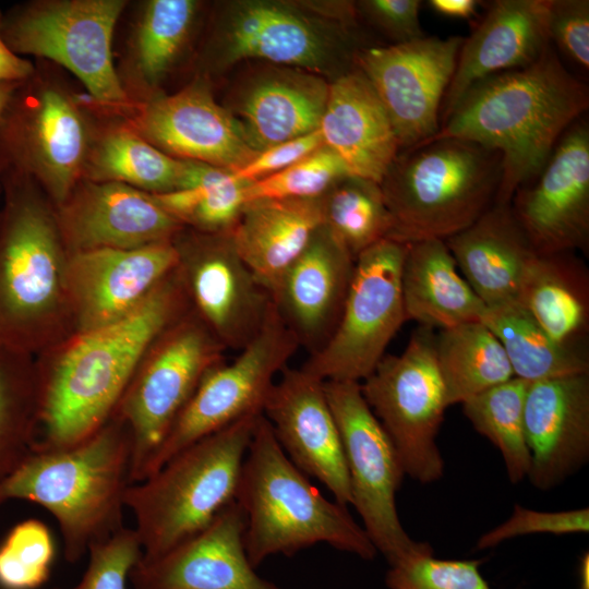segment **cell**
Instances as JSON below:
<instances>
[{
  "instance_id": "6da1fadb",
  "label": "cell",
  "mask_w": 589,
  "mask_h": 589,
  "mask_svg": "<svg viewBox=\"0 0 589 589\" xmlns=\"http://www.w3.org/2000/svg\"><path fill=\"white\" fill-rule=\"evenodd\" d=\"M190 309L177 266L125 317L74 334L44 353L48 357L36 362L33 450L67 448L99 430L115 413L153 342Z\"/></svg>"
},
{
  "instance_id": "7a4b0ae2",
  "label": "cell",
  "mask_w": 589,
  "mask_h": 589,
  "mask_svg": "<svg viewBox=\"0 0 589 589\" xmlns=\"http://www.w3.org/2000/svg\"><path fill=\"white\" fill-rule=\"evenodd\" d=\"M588 107V85L567 70L550 44L532 64L471 86L437 133L420 144L460 139L498 152L502 178L495 203L509 204Z\"/></svg>"
},
{
  "instance_id": "3957f363",
  "label": "cell",
  "mask_w": 589,
  "mask_h": 589,
  "mask_svg": "<svg viewBox=\"0 0 589 589\" xmlns=\"http://www.w3.org/2000/svg\"><path fill=\"white\" fill-rule=\"evenodd\" d=\"M0 346L44 354L73 335L69 254L44 191L17 176H0Z\"/></svg>"
},
{
  "instance_id": "277c9868",
  "label": "cell",
  "mask_w": 589,
  "mask_h": 589,
  "mask_svg": "<svg viewBox=\"0 0 589 589\" xmlns=\"http://www.w3.org/2000/svg\"><path fill=\"white\" fill-rule=\"evenodd\" d=\"M132 438L117 414L94 434L62 449L32 450L0 482V505L25 500L47 509L59 525L67 561L124 525V496L131 485Z\"/></svg>"
},
{
  "instance_id": "5b68a950",
  "label": "cell",
  "mask_w": 589,
  "mask_h": 589,
  "mask_svg": "<svg viewBox=\"0 0 589 589\" xmlns=\"http://www.w3.org/2000/svg\"><path fill=\"white\" fill-rule=\"evenodd\" d=\"M245 517L244 545L254 568L274 554L326 543L363 560L376 549L347 506L325 498L288 458L266 418L255 422L236 498Z\"/></svg>"
},
{
  "instance_id": "8992f818",
  "label": "cell",
  "mask_w": 589,
  "mask_h": 589,
  "mask_svg": "<svg viewBox=\"0 0 589 589\" xmlns=\"http://www.w3.org/2000/svg\"><path fill=\"white\" fill-rule=\"evenodd\" d=\"M501 178V154L471 141L404 149L380 183L393 219L389 238L412 243L462 231L495 203Z\"/></svg>"
},
{
  "instance_id": "52a82bcc",
  "label": "cell",
  "mask_w": 589,
  "mask_h": 589,
  "mask_svg": "<svg viewBox=\"0 0 589 589\" xmlns=\"http://www.w3.org/2000/svg\"><path fill=\"white\" fill-rule=\"evenodd\" d=\"M261 413L201 438L128 488L124 505L134 517L142 560L155 558L189 539L236 498Z\"/></svg>"
},
{
  "instance_id": "ba28073f",
  "label": "cell",
  "mask_w": 589,
  "mask_h": 589,
  "mask_svg": "<svg viewBox=\"0 0 589 589\" xmlns=\"http://www.w3.org/2000/svg\"><path fill=\"white\" fill-rule=\"evenodd\" d=\"M95 120L56 68L35 65L0 117V176L33 180L57 208L83 178Z\"/></svg>"
},
{
  "instance_id": "9c48e42d",
  "label": "cell",
  "mask_w": 589,
  "mask_h": 589,
  "mask_svg": "<svg viewBox=\"0 0 589 589\" xmlns=\"http://www.w3.org/2000/svg\"><path fill=\"white\" fill-rule=\"evenodd\" d=\"M127 0H37L2 17L1 35L16 55L61 67L84 85L100 110L131 104L113 61L112 43Z\"/></svg>"
},
{
  "instance_id": "30bf717a",
  "label": "cell",
  "mask_w": 589,
  "mask_h": 589,
  "mask_svg": "<svg viewBox=\"0 0 589 589\" xmlns=\"http://www.w3.org/2000/svg\"><path fill=\"white\" fill-rule=\"evenodd\" d=\"M226 349L190 309L153 342L115 414L132 438L131 484L145 468L205 374Z\"/></svg>"
},
{
  "instance_id": "8fae6325",
  "label": "cell",
  "mask_w": 589,
  "mask_h": 589,
  "mask_svg": "<svg viewBox=\"0 0 589 589\" xmlns=\"http://www.w3.org/2000/svg\"><path fill=\"white\" fill-rule=\"evenodd\" d=\"M360 387L405 473L423 484L440 480L444 460L436 437L448 405L433 329L418 327L405 350L385 354Z\"/></svg>"
},
{
  "instance_id": "7c38bea8",
  "label": "cell",
  "mask_w": 589,
  "mask_h": 589,
  "mask_svg": "<svg viewBox=\"0 0 589 589\" xmlns=\"http://www.w3.org/2000/svg\"><path fill=\"white\" fill-rule=\"evenodd\" d=\"M406 248L386 238L357 256L337 326L301 369L324 382L361 383L373 372L407 321L401 292Z\"/></svg>"
},
{
  "instance_id": "4fadbf2b",
  "label": "cell",
  "mask_w": 589,
  "mask_h": 589,
  "mask_svg": "<svg viewBox=\"0 0 589 589\" xmlns=\"http://www.w3.org/2000/svg\"><path fill=\"white\" fill-rule=\"evenodd\" d=\"M299 347L274 304L260 332L238 357L205 374L148 461L142 480L201 438L262 412L275 377Z\"/></svg>"
},
{
  "instance_id": "5bb4252c",
  "label": "cell",
  "mask_w": 589,
  "mask_h": 589,
  "mask_svg": "<svg viewBox=\"0 0 589 589\" xmlns=\"http://www.w3.org/2000/svg\"><path fill=\"white\" fill-rule=\"evenodd\" d=\"M357 509L371 542L389 565L428 545L413 541L396 508V493L405 477L399 456L366 404L358 382L325 381Z\"/></svg>"
},
{
  "instance_id": "9a60e30c",
  "label": "cell",
  "mask_w": 589,
  "mask_h": 589,
  "mask_svg": "<svg viewBox=\"0 0 589 589\" xmlns=\"http://www.w3.org/2000/svg\"><path fill=\"white\" fill-rule=\"evenodd\" d=\"M191 310L226 350H241L260 332L274 301L239 256L230 232L183 228L173 239Z\"/></svg>"
},
{
  "instance_id": "2e32d148",
  "label": "cell",
  "mask_w": 589,
  "mask_h": 589,
  "mask_svg": "<svg viewBox=\"0 0 589 589\" xmlns=\"http://www.w3.org/2000/svg\"><path fill=\"white\" fill-rule=\"evenodd\" d=\"M462 36H424L360 49L353 59L385 107L400 151L435 135Z\"/></svg>"
},
{
  "instance_id": "e0dca14e",
  "label": "cell",
  "mask_w": 589,
  "mask_h": 589,
  "mask_svg": "<svg viewBox=\"0 0 589 589\" xmlns=\"http://www.w3.org/2000/svg\"><path fill=\"white\" fill-rule=\"evenodd\" d=\"M107 113L119 117L152 145L178 159L236 172L257 154L201 77L173 94L161 93Z\"/></svg>"
},
{
  "instance_id": "ac0fdd59",
  "label": "cell",
  "mask_w": 589,
  "mask_h": 589,
  "mask_svg": "<svg viewBox=\"0 0 589 589\" xmlns=\"http://www.w3.org/2000/svg\"><path fill=\"white\" fill-rule=\"evenodd\" d=\"M510 209L534 252L565 254L589 240V123L575 121L540 173L514 194Z\"/></svg>"
},
{
  "instance_id": "d6986e66",
  "label": "cell",
  "mask_w": 589,
  "mask_h": 589,
  "mask_svg": "<svg viewBox=\"0 0 589 589\" xmlns=\"http://www.w3.org/2000/svg\"><path fill=\"white\" fill-rule=\"evenodd\" d=\"M178 262L173 240L70 254L67 287L73 335L129 315L177 268Z\"/></svg>"
},
{
  "instance_id": "ffe728a7",
  "label": "cell",
  "mask_w": 589,
  "mask_h": 589,
  "mask_svg": "<svg viewBox=\"0 0 589 589\" xmlns=\"http://www.w3.org/2000/svg\"><path fill=\"white\" fill-rule=\"evenodd\" d=\"M262 414L294 466L321 481L337 503L351 505L341 440L324 381L286 366L267 393Z\"/></svg>"
},
{
  "instance_id": "44dd1931",
  "label": "cell",
  "mask_w": 589,
  "mask_h": 589,
  "mask_svg": "<svg viewBox=\"0 0 589 589\" xmlns=\"http://www.w3.org/2000/svg\"><path fill=\"white\" fill-rule=\"evenodd\" d=\"M68 254L173 240L184 226L146 192L82 179L56 208Z\"/></svg>"
},
{
  "instance_id": "7402d4cb",
  "label": "cell",
  "mask_w": 589,
  "mask_h": 589,
  "mask_svg": "<svg viewBox=\"0 0 589 589\" xmlns=\"http://www.w3.org/2000/svg\"><path fill=\"white\" fill-rule=\"evenodd\" d=\"M244 530V513L233 500L189 539L155 558H141L130 580L134 589H281L256 574Z\"/></svg>"
},
{
  "instance_id": "603a6c76",
  "label": "cell",
  "mask_w": 589,
  "mask_h": 589,
  "mask_svg": "<svg viewBox=\"0 0 589 589\" xmlns=\"http://www.w3.org/2000/svg\"><path fill=\"white\" fill-rule=\"evenodd\" d=\"M524 428L530 483L551 490L589 458V373L528 384Z\"/></svg>"
},
{
  "instance_id": "cb8c5ba5",
  "label": "cell",
  "mask_w": 589,
  "mask_h": 589,
  "mask_svg": "<svg viewBox=\"0 0 589 589\" xmlns=\"http://www.w3.org/2000/svg\"><path fill=\"white\" fill-rule=\"evenodd\" d=\"M354 261L323 224L273 294L281 320L311 354L326 344L337 326Z\"/></svg>"
},
{
  "instance_id": "d4e9b609",
  "label": "cell",
  "mask_w": 589,
  "mask_h": 589,
  "mask_svg": "<svg viewBox=\"0 0 589 589\" xmlns=\"http://www.w3.org/2000/svg\"><path fill=\"white\" fill-rule=\"evenodd\" d=\"M550 0H496L460 47L456 69L445 93L440 124L465 93L491 75L526 68L551 44Z\"/></svg>"
},
{
  "instance_id": "484cf974",
  "label": "cell",
  "mask_w": 589,
  "mask_h": 589,
  "mask_svg": "<svg viewBox=\"0 0 589 589\" xmlns=\"http://www.w3.org/2000/svg\"><path fill=\"white\" fill-rule=\"evenodd\" d=\"M318 131L323 144L338 155L350 176L377 183L400 153L385 107L358 69L329 83Z\"/></svg>"
},
{
  "instance_id": "4316f807",
  "label": "cell",
  "mask_w": 589,
  "mask_h": 589,
  "mask_svg": "<svg viewBox=\"0 0 589 589\" xmlns=\"http://www.w3.org/2000/svg\"><path fill=\"white\" fill-rule=\"evenodd\" d=\"M445 242L465 280L486 308L517 301L539 255L509 204L494 203L477 221Z\"/></svg>"
},
{
  "instance_id": "83f0119b",
  "label": "cell",
  "mask_w": 589,
  "mask_h": 589,
  "mask_svg": "<svg viewBox=\"0 0 589 589\" xmlns=\"http://www.w3.org/2000/svg\"><path fill=\"white\" fill-rule=\"evenodd\" d=\"M328 91L329 83L311 71L275 69L247 85L231 115L259 153L317 130Z\"/></svg>"
},
{
  "instance_id": "f1b7e54d",
  "label": "cell",
  "mask_w": 589,
  "mask_h": 589,
  "mask_svg": "<svg viewBox=\"0 0 589 589\" xmlns=\"http://www.w3.org/2000/svg\"><path fill=\"white\" fill-rule=\"evenodd\" d=\"M323 225L322 197L247 202L230 231L239 256L272 296Z\"/></svg>"
},
{
  "instance_id": "f546056e",
  "label": "cell",
  "mask_w": 589,
  "mask_h": 589,
  "mask_svg": "<svg viewBox=\"0 0 589 589\" xmlns=\"http://www.w3.org/2000/svg\"><path fill=\"white\" fill-rule=\"evenodd\" d=\"M221 46L228 63L256 58L311 72L326 67L330 56L329 41L309 20L266 1L237 4L223 29Z\"/></svg>"
},
{
  "instance_id": "4dcf8cb0",
  "label": "cell",
  "mask_w": 589,
  "mask_h": 589,
  "mask_svg": "<svg viewBox=\"0 0 589 589\" xmlns=\"http://www.w3.org/2000/svg\"><path fill=\"white\" fill-rule=\"evenodd\" d=\"M401 292L407 320L432 329L481 321L486 310L442 239L407 243Z\"/></svg>"
},
{
  "instance_id": "1f68e13d",
  "label": "cell",
  "mask_w": 589,
  "mask_h": 589,
  "mask_svg": "<svg viewBox=\"0 0 589 589\" xmlns=\"http://www.w3.org/2000/svg\"><path fill=\"white\" fill-rule=\"evenodd\" d=\"M195 0H147L131 26L117 72L132 101L161 94L160 86L184 50L199 13Z\"/></svg>"
},
{
  "instance_id": "d6a6232c",
  "label": "cell",
  "mask_w": 589,
  "mask_h": 589,
  "mask_svg": "<svg viewBox=\"0 0 589 589\" xmlns=\"http://www.w3.org/2000/svg\"><path fill=\"white\" fill-rule=\"evenodd\" d=\"M89 103L96 120L82 179L118 182L149 194L181 187L188 160L165 154L122 119Z\"/></svg>"
},
{
  "instance_id": "836d02e7",
  "label": "cell",
  "mask_w": 589,
  "mask_h": 589,
  "mask_svg": "<svg viewBox=\"0 0 589 589\" xmlns=\"http://www.w3.org/2000/svg\"><path fill=\"white\" fill-rule=\"evenodd\" d=\"M556 342L576 345L588 322L585 273L565 254L538 255L517 300Z\"/></svg>"
},
{
  "instance_id": "e575fe53",
  "label": "cell",
  "mask_w": 589,
  "mask_h": 589,
  "mask_svg": "<svg viewBox=\"0 0 589 589\" xmlns=\"http://www.w3.org/2000/svg\"><path fill=\"white\" fill-rule=\"evenodd\" d=\"M481 322L503 346L514 377L532 383L589 373L585 351L553 340L518 301L486 308Z\"/></svg>"
},
{
  "instance_id": "d590c367",
  "label": "cell",
  "mask_w": 589,
  "mask_h": 589,
  "mask_svg": "<svg viewBox=\"0 0 589 589\" xmlns=\"http://www.w3.org/2000/svg\"><path fill=\"white\" fill-rule=\"evenodd\" d=\"M435 353L448 407L514 377L503 346L481 321L440 329Z\"/></svg>"
},
{
  "instance_id": "8d00e7d4",
  "label": "cell",
  "mask_w": 589,
  "mask_h": 589,
  "mask_svg": "<svg viewBox=\"0 0 589 589\" xmlns=\"http://www.w3.org/2000/svg\"><path fill=\"white\" fill-rule=\"evenodd\" d=\"M248 183L230 170L188 160L178 190L152 195L185 228L203 233H226L232 230L247 203Z\"/></svg>"
},
{
  "instance_id": "74e56055",
  "label": "cell",
  "mask_w": 589,
  "mask_h": 589,
  "mask_svg": "<svg viewBox=\"0 0 589 589\" xmlns=\"http://www.w3.org/2000/svg\"><path fill=\"white\" fill-rule=\"evenodd\" d=\"M34 357L0 346V482L32 453L37 433Z\"/></svg>"
},
{
  "instance_id": "f35d334b",
  "label": "cell",
  "mask_w": 589,
  "mask_h": 589,
  "mask_svg": "<svg viewBox=\"0 0 589 589\" xmlns=\"http://www.w3.org/2000/svg\"><path fill=\"white\" fill-rule=\"evenodd\" d=\"M322 209L323 224L354 260L393 230L381 185L368 179H340L322 196Z\"/></svg>"
},
{
  "instance_id": "ab89813d",
  "label": "cell",
  "mask_w": 589,
  "mask_h": 589,
  "mask_svg": "<svg viewBox=\"0 0 589 589\" xmlns=\"http://www.w3.org/2000/svg\"><path fill=\"white\" fill-rule=\"evenodd\" d=\"M528 384L513 377L461 404L464 414L476 431L501 452L512 483L527 478L530 469V453L524 428Z\"/></svg>"
},
{
  "instance_id": "60d3db41",
  "label": "cell",
  "mask_w": 589,
  "mask_h": 589,
  "mask_svg": "<svg viewBox=\"0 0 589 589\" xmlns=\"http://www.w3.org/2000/svg\"><path fill=\"white\" fill-rule=\"evenodd\" d=\"M55 543L49 528L38 519L15 525L0 545V587L37 589L50 575Z\"/></svg>"
},
{
  "instance_id": "b9f144b4",
  "label": "cell",
  "mask_w": 589,
  "mask_h": 589,
  "mask_svg": "<svg viewBox=\"0 0 589 589\" xmlns=\"http://www.w3.org/2000/svg\"><path fill=\"white\" fill-rule=\"evenodd\" d=\"M347 176L342 160L323 145L286 169L248 183L245 199H317Z\"/></svg>"
},
{
  "instance_id": "7bdbcfd3",
  "label": "cell",
  "mask_w": 589,
  "mask_h": 589,
  "mask_svg": "<svg viewBox=\"0 0 589 589\" xmlns=\"http://www.w3.org/2000/svg\"><path fill=\"white\" fill-rule=\"evenodd\" d=\"M483 560H442L430 544L394 564L385 577L389 589H491L480 573Z\"/></svg>"
},
{
  "instance_id": "ee69618b",
  "label": "cell",
  "mask_w": 589,
  "mask_h": 589,
  "mask_svg": "<svg viewBox=\"0 0 589 589\" xmlns=\"http://www.w3.org/2000/svg\"><path fill=\"white\" fill-rule=\"evenodd\" d=\"M81 581L71 589H127V581L142 557L134 528L123 526L108 538L93 543Z\"/></svg>"
},
{
  "instance_id": "f6af8a7d",
  "label": "cell",
  "mask_w": 589,
  "mask_h": 589,
  "mask_svg": "<svg viewBox=\"0 0 589 589\" xmlns=\"http://www.w3.org/2000/svg\"><path fill=\"white\" fill-rule=\"evenodd\" d=\"M588 531V507L562 512H539L515 504L509 518L483 533L478 539L476 549H490L503 541L527 534L549 533L562 536Z\"/></svg>"
},
{
  "instance_id": "bcb514c9",
  "label": "cell",
  "mask_w": 589,
  "mask_h": 589,
  "mask_svg": "<svg viewBox=\"0 0 589 589\" xmlns=\"http://www.w3.org/2000/svg\"><path fill=\"white\" fill-rule=\"evenodd\" d=\"M548 31L551 44L582 72L589 69V1L550 0Z\"/></svg>"
},
{
  "instance_id": "7dc6e473",
  "label": "cell",
  "mask_w": 589,
  "mask_h": 589,
  "mask_svg": "<svg viewBox=\"0 0 589 589\" xmlns=\"http://www.w3.org/2000/svg\"><path fill=\"white\" fill-rule=\"evenodd\" d=\"M420 0H365L356 3L357 14L402 44L424 37L420 23Z\"/></svg>"
},
{
  "instance_id": "c3c4849f",
  "label": "cell",
  "mask_w": 589,
  "mask_h": 589,
  "mask_svg": "<svg viewBox=\"0 0 589 589\" xmlns=\"http://www.w3.org/2000/svg\"><path fill=\"white\" fill-rule=\"evenodd\" d=\"M323 145L317 129L305 135L259 152L251 161L236 171L235 175L238 179L250 183L286 169Z\"/></svg>"
},
{
  "instance_id": "681fc988",
  "label": "cell",
  "mask_w": 589,
  "mask_h": 589,
  "mask_svg": "<svg viewBox=\"0 0 589 589\" xmlns=\"http://www.w3.org/2000/svg\"><path fill=\"white\" fill-rule=\"evenodd\" d=\"M2 17L0 13V82L23 81L33 74L35 65L7 46L1 35Z\"/></svg>"
},
{
  "instance_id": "f907efd6",
  "label": "cell",
  "mask_w": 589,
  "mask_h": 589,
  "mask_svg": "<svg viewBox=\"0 0 589 589\" xmlns=\"http://www.w3.org/2000/svg\"><path fill=\"white\" fill-rule=\"evenodd\" d=\"M478 0H430L429 7L437 14L452 19H471L479 7Z\"/></svg>"
},
{
  "instance_id": "816d5d0a",
  "label": "cell",
  "mask_w": 589,
  "mask_h": 589,
  "mask_svg": "<svg viewBox=\"0 0 589 589\" xmlns=\"http://www.w3.org/2000/svg\"><path fill=\"white\" fill-rule=\"evenodd\" d=\"M22 81H1L0 82V117L11 100L15 89Z\"/></svg>"
},
{
  "instance_id": "f5cc1de1",
  "label": "cell",
  "mask_w": 589,
  "mask_h": 589,
  "mask_svg": "<svg viewBox=\"0 0 589 589\" xmlns=\"http://www.w3.org/2000/svg\"><path fill=\"white\" fill-rule=\"evenodd\" d=\"M579 589H589V553L584 552L579 558Z\"/></svg>"
},
{
  "instance_id": "db71d44e",
  "label": "cell",
  "mask_w": 589,
  "mask_h": 589,
  "mask_svg": "<svg viewBox=\"0 0 589 589\" xmlns=\"http://www.w3.org/2000/svg\"><path fill=\"white\" fill-rule=\"evenodd\" d=\"M1 191H2V188H1V185H0V194H1Z\"/></svg>"
}]
</instances>
